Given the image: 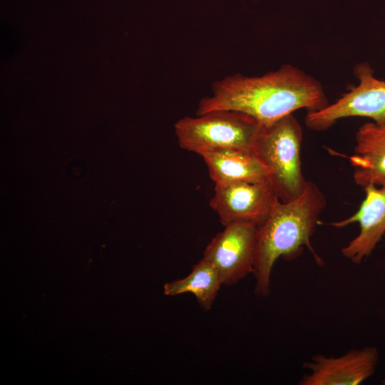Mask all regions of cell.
Masks as SVG:
<instances>
[{
	"label": "cell",
	"instance_id": "1",
	"mask_svg": "<svg viewBox=\"0 0 385 385\" xmlns=\"http://www.w3.org/2000/svg\"><path fill=\"white\" fill-rule=\"evenodd\" d=\"M329 104L322 84L290 65L260 76L241 73L212 83L211 95L202 98L196 115L229 110L245 113L267 125L299 109L317 111Z\"/></svg>",
	"mask_w": 385,
	"mask_h": 385
},
{
	"label": "cell",
	"instance_id": "2",
	"mask_svg": "<svg viewBox=\"0 0 385 385\" xmlns=\"http://www.w3.org/2000/svg\"><path fill=\"white\" fill-rule=\"evenodd\" d=\"M325 206L323 192L316 184L307 181L299 197L287 202L279 201L266 220L257 227L252 272L257 297L270 295L271 272L279 257L292 260L298 257L303 246H306L319 265L324 263L314 252L310 237Z\"/></svg>",
	"mask_w": 385,
	"mask_h": 385
},
{
	"label": "cell",
	"instance_id": "3",
	"mask_svg": "<svg viewBox=\"0 0 385 385\" xmlns=\"http://www.w3.org/2000/svg\"><path fill=\"white\" fill-rule=\"evenodd\" d=\"M302 128L293 113L262 127L253 151L267 168L280 201L299 197L307 181L300 161Z\"/></svg>",
	"mask_w": 385,
	"mask_h": 385
},
{
	"label": "cell",
	"instance_id": "4",
	"mask_svg": "<svg viewBox=\"0 0 385 385\" xmlns=\"http://www.w3.org/2000/svg\"><path fill=\"white\" fill-rule=\"evenodd\" d=\"M262 126L245 113L220 110L180 118L174 131L182 149L201 156L225 149L253 150Z\"/></svg>",
	"mask_w": 385,
	"mask_h": 385
},
{
	"label": "cell",
	"instance_id": "5",
	"mask_svg": "<svg viewBox=\"0 0 385 385\" xmlns=\"http://www.w3.org/2000/svg\"><path fill=\"white\" fill-rule=\"evenodd\" d=\"M354 73L359 84L322 109L307 113V127L312 130H326L338 120L354 116L366 117L377 124L385 123V81L374 75L368 63L356 65Z\"/></svg>",
	"mask_w": 385,
	"mask_h": 385
},
{
	"label": "cell",
	"instance_id": "6",
	"mask_svg": "<svg viewBox=\"0 0 385 385\" xmlns=\"http://www.w3.org/2000/svg\"><path fill=\"white\" fill-rule=\"evenodd\" d=\"M280 201L270 178L215 185L209 205L225 227L235 222H246L259 227Z\"/></svg>",
	"mask_w": 385,
	"mask_h": 385
},
{
	"label": "cell",
	"instance_id": "7",
	"mask_svg": "<svg viewBox=\"0 0 385 385\" xmlns=\"http://www.w3.org/2000/svg\"><path fill=\"white\" fill-rule=\"evenodd\" d=\"M257 237V227L235 222L225 227L208 243L203 258L218 271L222 284L234 285L252 273Z\"/></svg>",
	"mask_w": 385,
	"mask_h": 385
},
{
	"label": "cell",
	"instance_id": "8",
	"mask_svg": "<svg viewBox=\"0 0 385 385\" xmlns=\"http://www.w3.org/2000/svg\"><path fill=\"white\" fill-rule=\"evenodd\" d=\"M379 361L375 346L350 349L338 357L314 355L302 366L309 370L299 385H358L375 372Z\"/></svg>",
	"mask_w": 385,
	"mask_h": 385
},
{
	"label": "cell",
	"instance_id": "9",
	"mask_svg": "<svg viewBox=\"0 0 385 385\" xmlns=\"http://www.w3.org/2000/svg\"><path fill=\"white\" fill-rule=\"evenodd\" d=\"M364 189L366 196L356 212L330 224L339 228L354 222L359 224L358 235L342 249V255L354 264H360L369 256L385 234V180Z\"/></svg>",
	"mask_w": 385,
	"mask_h": 385
},
{
	"label": "cell",
	"instance_id": "10",
	"mask_svg": "<svg viewBox=\"0 0 385 385\" xmlns=\"http://www.w3.org/2000/svg\"><path fill=\"white\" fill-rule=\"evenodd\" d=\"M354 153L349 158L355 183L364 188L385 180V123L367 122L355 135Z\"/></svg>",
	"mask_w": 385,
	"mask_h": 385
},
{
	"label": "cell",
	"instance_id": "11",
	"mask_svg": "<svg viewBox=\"0 0 385 385\" xmlns=\"http://www.w3.org/2000/svg\"><path fill=\"white\" fill-rule=\"evenodd\" d=\"M215 185L255 181L270 178L269 172L253 150L225 149L201 155Z\"/></svg>",
	"mask_w": 385,
	"mask_h": 385
},
{
	"label": "cell",
	"instance_id": "12",
	"mask_svg": "<svg viewBox=\"0 0 385 385\" xmlns=\"http://www.w3.org/2000/svg\"><path fill=\"white\" fill-rule=\"evenodd\" d=\"M221 285L217 270L213 264L202 257L193 266L191 272L186 277L166 283L164 285V294L176 296L183 293H192L200 307L204 310H209Z\"/></svg>",
	"mask_w": 385,
	"mask_h": 385
},
{
	"label": "cell",
	"instance_id": "13",
	"mask_svg": "<svg viewBox=\"0 0 385 385\" xmlns=\"http://www.w3.org/2000/svg\"><path fill=\"white\" fill-rule=\"evenodd\" d=\"M381 384H382L383 385H385V379L381 381Z\"/></svg>",
	"mask_w": 385,
	"mask_h": 385
}]
</instances>
